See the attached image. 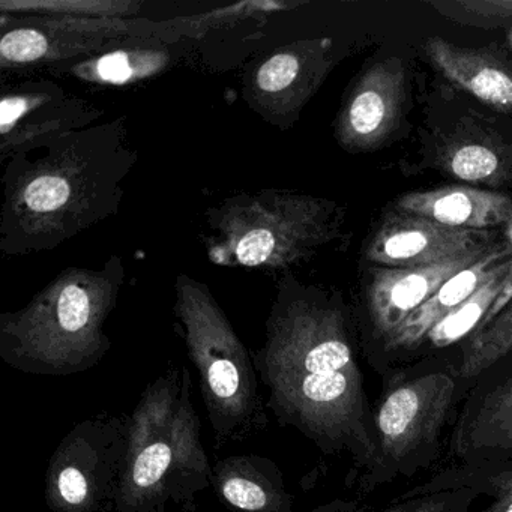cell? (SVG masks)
Segmentation results:
<instances>
[{"instance_id": "obj_1", "label": "cell", "mask_w": 512, "mask_h": 512, "mask_svg": "<svg viewBox=\"0 0 512 512\" xmlns=\"http://www.w3.org/2000/svg\"><path fill=\"white\" fill-rule=\"evenodd\" d=\"M349 314L335 299L280 274L253 355L266 407L325 454H347L358 472L374 457L373 404L365 391Z\"/></svg>"}, {"instance_id": "obj_2", "label": "cell", "mask_w": 512, "mask_h": 512, "mask_svg": "<svg viewBox=\"0 0 512 512\" xmlns=\"http://www.w3.org/2000/svg\"><path fill=\"white\" fill-rule=\"evenodd\" d=\"M137 160L125 116H119L5 161L0 253L53 251L115 217Z\"/></svg>"}, {"instance_id": "obj_3", "label": "cell", "mask_w": 512, "mask_h": 512, "mask_svg": "<svg viewBox=\"0 0 512 512\" xmlns=\"http://www.w3.org/2000/svg\"><path fill=\"white\" fill-rule=\"evenodd\" d=\"M124 281L118 254L98 269H65L25 307L0 314V358L40 376L91 370L112 347L106 323Z\"/></svg>"}, {"instance_id": "obj_4", "label": "cell", "mask_w": 512, "mask_h": 512, "mask_svg": "<svg viewBox=\"0 0 512 512\" xmlns=\"http://www.w3.org/2000/svg\"><path fill=\"white\" fill-rule=\"evenodd\" d=\"M193 379L185 365L152 380L130 415L116 512H194L212 487Z\"/></svg>"}, {"instance_id": "obj_5", "label": "cell", "mask_w": 512, "mask_h": 512, "mask_svg": "<svg viewBox=\"0 0 512 512\" xmlns=\"http://www.w3.org/2000/svg\"><path fill=\"white\" fill-rule=\"evenodd\" d=\"M380 380L382 391L373 404L374 457L358 472L361 493L430 469L467 395L452 356L424 359Z\"/></svg>"}, {"instance_id": "obj_6", "label": "cell", "mask_w": 512, "mask_h": 512, "mask_svg": "<svg viewBox=\"0 0 512 512\" xmlns=\"http://www.w3.org/2000/svg\"><path fill=\"white\" fill-rule=\"evenodd\" d=\"M214 265L284 274L340 236L337 203L293 190L241 191L205 212Z\"/></svg>"}, {"instance_id": "obj_7", "label": "cell", "mask_w": 512, "mask_h": 512, "mask_svg": "<svg viewBox=\"0 0 512 512\" xmlns=\"http://www.w3.org/2000/svg\"><path fill=\"white\" fill-rule=\"evenodd\" d=\"M179 334L199 373L200 392L218 448L244 442L268 427L253 355L211 290L179 274L175 283Z\"/></svg>"}, {"instance_id": "obj_8", "label": "cell", "mask_w": 512, "mask_h": 512, "mask_svg": "<svg viewBox=\"0 0 512 512\" xmlns=\"http://www.w3.org/2000/svg\"><path fill=\"white\" fill-rule=\"evenodd\" d=\"M130 415L98 413L62 439L46 472L52 512H116L128 448Z\"/></svg>"}, {"instance_id": "obj_9", "label": "cell", "mask_w": 512, "mask_h": 512, "mask_svg": "<svg viewBox=\"0 0 512 512\" xmlns=\"http://www.w3.org/2000/svg\"><path fill=\"white\" fill-rule=\"evenodd\" d=\"M335 64L331 38L296 41L251 67L242 82V95L260 118L289 130Z\"/></svg>"}, {"instance_id": "obj_10", "label": "cell", "mask_w": 512, "mask_h": 512, "mask_svg": "<svg viewBox=\"0 0 512 512\" xmlns=\"http://www.w3.org/2000/svg\"><path fill=\"white\" fill-rule=\"evenodd\" d=\"M104 110L49 80L5 89L0 103V160L40 148L101 122Z\"/></svg>"}, {"instance_id": "obj_11", "label": "cell", "mask_w": 512, "mask_h": 512, "mask_svg": "<svg viewBox=\"0 0 512 512\" xmlns=\"http://www.w3.org/2000/svg\"><path fill=\"white\" fill-rule=\"evenodd\" d=\"M143 28L127 19L25 17L11 28L2 26L0 68L7 71L91 55L127 38H145Z\"/></svg>"}, {"instance_id": "obj_12", "label": "cell", "mask_w": 512, "mask_h": 512, "mask_svg": "<svg viewBox=\"0 0 512 512\" xmlns=\"http://www.w3.org/2000/svg\"><path fill=\"white\" fill-rule=\"evenodd\" d=\"M446 451L455 464L512 460V350L473 380Z\"/></svg>"}, {"instance_id": "obj_13", "label": "cell", "mask_w": 512, "mask_h": 512, "mask_svg": "<svg viewBox=\"0 0 512 512\" xmlns=\"http://www.w3.org/2000/svg\"><path fill=\"white\" fill-rule=\"evenodd\" d=\"M491 245L433 265L374 271L367 289L368 337L364 349L367 359L443 283L478 262Z\"/></svg>"}, {"instance_id": "obj_14", "label": "cell", "mask_w": 512, "mask_h": 512, "mask_svg": "<svg viewBox=\"0 0 512 512\" xmlns=\"http://www.w3.org/2000/svg\"><path fill=\"white\" fill-rule=\"evenodd\" d=\"M406 100V71L398 58L368 68L356 82L337 118L335 136L350 152L371 151L400 124Z\"/></svg>"}, {"instance_id": "obj_15", "label": "cell", "mask_w": 512, "mask_h": 512, "mask_svg": "<svg viewBox=\"0 0 512 512\" xmlns=\"http://www.w3.org/2000/svg\"><path fill=\"white\" fill-rule=\"evenodd\" d=\"M491 245L479 230L452 229L413 215H389L371 239L365 257L380 268L433 265Z\"/></svg>"}, {"instance_id": "obj_16", "label": "cell", "mask_w": 512, "mask_h": 512, "mask_svg": "<svg viewBox=\"0 0 512 512\" xmlns=\"http://www.w3.org/2000/svg\"><path fill=\"white\" fill-rule=\"evenodd\" d=\"M395 212L425 218L452 229L484 232L508 223L512 200L491 191L445 187L406 194L398 200Z\"/></svg>"}, {"instance_id": "obj_17", "label": "cell", "mask_w": 512, "mask_h": 512, "mask_svg": "<svg viewBox=\"0 0 512 512\" xmlns=\"http://www.w3.org/2000/svg\"><path fill=\"white\" fill-rule=\"evenodd\" d=\"M215 493L238 512H293V497L277 463L260 455H232L212 466Z\"/></svg>"}, {"instance_id": "obj_18", "label": "cell", "mask_w": 512, "mask_h": 512, "mask_svg": "<svg viewBox=\"0 0 512 512\" xmlns=\"http://www.w3.org/2000/svg\"><path fill=\"white\" fill-rule=\"evenodd\" d=\"M431 64L449 82L497 110H512V71L481 50L464 49L442 38L425 44Z\"/></svg>"}, {"instance_id": "obj_19", "label": "cell", "mask_w": 512, "mask_h": 512, "mask_svg": "<svg viewBox=\"0 0 512 512\" xmlns=\"http://www.w3.org/2000/svg\"><path fill=\"white\" fill-rule=\"evenodd\" d=\"M457 488H472L490 499L484 508L470 512H512V460L454 464L434 473L428 481L410 487L398 497L406 499Z\"/></svg>"}, {"instance_id": "obj_20", "label": "cell", "mask_w": 512, "mask_h": 512, "mask_svg": "<svg viewBox=\"0 0 512 512\" xmlns=\"http://www.w3.org/2000/svg\"><path fill=\"white\" fill-rule=\"evenodd\" d=\"M172 53L164 46H152L149 41L131 49H116L98 58L79 62L70 68V74L100 85H127L148 79L166 70L172 62Z\"/></svg>"}, {"instance_id": "obj_21", "label": "cell", "mask_w": 512, "mask_h": 512, "mask_svg": "<svg viewBox=\"0 0 512 512\" xmlns=\"http://www.w3.org/2000/svg\"><path fill=\"white\" fill-rule=\"evenodd\" d=\"M512 350V301L499 316L475 335L458 355L461 380L469 392L473 380Z\"/></svg>"}, {"instance_id": "obj_22", "label": "cell", "mask_w": 512, "mask_h": 512, "mask_svg": "<svg viewBox=\"0 0 512 512\" xmlns=\"http://www.w3.org/2000/svg\"><path fill=\"white\" fill-rule=\"evenodd\" d=\"M139 2L125 0H74V2H7L2 13L23 17H71V19H127L139 10Z\"/></svg>"}, {"instance_id": "obj_23", "label": "cell", "mask_w": 512, "mask_h": 512, "mask_svg": "<svg viewBox=\"0 0 512 512\" xmlns=\"http://www.w3.org/2000/svg\"><path fill=\"white\" fill-rule=\"evenodd\" d=\"M428 7L460 26L499 29L512 22V0H430Z\"/></svg>"}, {"instance_id": "obj_24", "label": "cell", "mask_w": 512, "mask_h": 512, "mask_svg": "<svg viewBox=\"0 0 512 512\" xmlns=\"http://www.w3.org/2000/svg\"><path fill=\"white\" fill-rule=\"evenodd\" d=\"M443 164L452 176L467 182H491L503 172L497 152L479 143H464L449 149Z\"/></svg>"}, {"instance_id": "obj_25", "label": "cell", "mask_w": 512, "mask_h": 512, "mask_svg": "<svg viewBox=\"0 0 512 512\" xmlns=\"http://www.w3.org/2000/svg\"><path fill=\"white\" fill-rule=\"evenodd\" d=\"M479 497L481 494L472 488L434 491L406 499L397 497L392 505L367 512H470Z\"/></svg>"}, {"instance_id": "obj_26", "label": "cell", "mask_w": 512, "mask_h": 512, "mask_svg": "<svg viewBox=\"0 0 512 512\" xmlns=\"http://www.w3.org/2000/svg\"><path fill=\"white\" fill-rule=\"evenodd\" d=\"M506 230H508V239H509V251H511V256H509V269L508 274H506L505 280H503L502 287H500L499 298H497L496 304L491 308L490 316L487 319V328L497 316H499L500 311L512 301V214L509 217L508 223H506Z\"/></svg>"}]
</instances>
